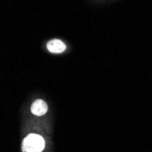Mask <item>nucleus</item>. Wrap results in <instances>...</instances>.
Returning <instances> with one entry per match:
<instances>
[{"label": "nucleus", "instance_id": "7ed1b4c3", "mask_svg": "<svg viewBox=\"0 0 152 152\" xmlns=\"http://www.w3.org/2000/svg\"><path fill=\"white\" fill-rule=\"evenodd\" d=\"M47 48L49 52L59 54L66 50V45L59 39H53L47 43Z\"/></svg>", "mask_w": 152, "mask_h": 152}, {"label": "nucleus", "instance_id": "f03ea898", "mask_svg": "<svg viewBox=\"0 0 152 152\" xmlns=\"http://www.w3.org/2000/svg\"><path fill=\"white\" fill-rule=\"evenodd\" d=\"M48 111V104L42 99H37L31 106V112L36 116H43Z\"/></svg>", "mask_w": 152, "mask_h": 152}, {"label": "nucleus", "instance_id": "f257e3e1", "mask_svg": "<svg viewBox=\"0 0 152 152\" xmlns=\"http://www.w3.org/2000/svg\"><path fill=\"white\" fill-rule=\"evenodd\" d=\"M45 148V140L37 134H30L26 137L22 142L24 152H41Z\"/></svg>", "mask_w": 152, "mask_h": 152}]
</instances>
